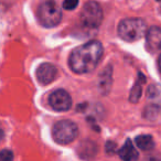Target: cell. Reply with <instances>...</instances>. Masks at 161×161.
Instances as JSON below:
<instances>
[{
	"mask_svg": "<svg viewBox=\"0 0 161 161\" xmlns=\"http://www.w3.org/2000/svg\"><path fill=\"white\" fill-rule=\"evenodd\" d=\"M135 142H136L137 147L141 150H145V151H149L154 148V141L152 136L150 135H140V136H137L135 139Z\"/></svg>",
	"mask_w": 161,
	"mask_h": 161,
	"instance_id": "7c38bea8",
	"label": "cell"
},
{
	"mask_svg": "<svg viewBox=\"0 0 161 161\" xmlns=\"http://www.w3.org/2000/svg\"><path fill=\"white\" fill-rule=\"evenodd\" d=\"M36 17L43 27L53 28L62 20V11L54 0H44L39 5Z\"/></svg>",
	"mask_w": 161,
	"mask_h": 161,
	"instance_id": "3957f363",
	"label": "cell"
},
{
	"mask_svg": "<svg viewBox=\"0 0 161 161\" xmlns=\"http://www.w3.org/2000/svg\"><path fill=\"white\" fill-rule=\"evenodd\" d=\"M147 25L140 18L124 19L118 25V34L127 42H135L140 40L147 34Z\"/></svg>",
	"mask_w": 161,
	"mask_h": 161,
	"instance_id": "7a4b0ae2",
	"label": "cell"
},
{
	"mask_svg": "<svg viewBox=\"0 0 161 161\" xmlns=\"http://www.w3.org/2000/svg\"><path fill=\"white\" fill-rule=\"evenodd\" d=\"M158 66H159V69H160V72H161V55L159 56V58H158Z\"/></svg>",
	"mask_w": 161,
	"mask_h": 161,
	"instance_id": "e0dca14e",
	"label": "cell"
},
{
	"mask_svg": "<svg viewBox=\"0 0 161 161\" xmlns=\"http://www.w3.org/2000/svg\"><path fill=\"white\" fill-rule=\"evenodd\" d=\"M99 88L104 94H107L108 91L112 85V69L110 66H108L107 69H105L102 73L101 77H99Z\"/></svg>",
	"mask_w": 161,
	"mask_h": 161,
	"instance_id": "4fadbf2b",
	"label": "cell"
},
{
	"mask_svg": "<svg viewBox=\"0 0 161 161\" xmlns=\"http://www.w3.org/2000/svg\"><path fill=\"white\" fill-rule=\"evenodd\" d=\"M105 149L109 154H113V153H115V152H116L117 145L115 142H113V141H108V142L106 143V146H105Z\"/></svg>",
	"mask_w": 161,
	"mask_h": 161,
	"instance_id": "2e32d148",
	"label": "cell"
},
{
	"mask_svg": "<svg viewBox=\"0 0 161 161\" xmlns=\"http://www.w3.org/2000/svg\"><path fill=\"white\" fill-rule=\"evenodd\" d=\"M145 83V76L143 74L139 73L138 74V80L136 82L134 86H132L131 91H130V95H129V101L131 103H138L139 99L141 97L142 94V84Z\"/></svg>",
	"mask_w": 161,
	"mask_h": 161,
	"instance_id": "8fae6325",
	"label": "cell"
},
{
	"mask_svg": "<svg viewBox=\"0 0 161 161\" xmlns=\"http://www.w3.org/2000/svg\"><path fill=\"white\" fill-rule=\"evenodd\" d=\"M146 47L150 52H158L161 50V28L151 27L146 34Z\"/></svg>",
	"mask_w": 161,
	"mask_h": 161,
	"instance_id": "9c48e42d",
	"label": "cell"
},
{
	"mask_svg": "<svg viewBox=\"0 0 161 161\" xmlns=\"http://www.w3.org/2000/svg\"><path fill=\"white\" fill-rule=\"evenodd\" d=\"M103 21V10L95 1H88L84 5L80 12V22L84 27L95 29L101 25Z\"/></svg>",
	"mask_w": 161,
	"mask_h": 161,
	"instance_id": "5b68a950",
	"label": "cell"
},
{
	"mask_svg": "<svg viewBox=\"0 0 161 161\" xmlns=\"http://www.w3.org/2000/svg\"><path fill=\"white\" fill-rule=\"evenodd\" d=\"M147 98L150 103V106H148L149 114L151 113L153 115L161 110V85L154 84L150 86L147 92Z\"/></svg>",
	"mask_w": 161,
	"mask_h": 161,
	"instance_id": "ba28073f",
	"label": "cell"
},
{
	"mask_svg": "<svg viewBox=\"0 0 161 161\" xmlns=\"http://www.w3.org/2000/svg\"><path fill=\"white\" fill-rule=\"evenodd\" d=\"M118 154L123 161H137L139 157L138 151L134 147L130 139H127L125 145L118 150Z\"/></svg>",
	"mask_w": 161,
	"mask_h": 161,
	"instance_id": "30bf717a",
	"label": "cell"
},
{
	"mask_svg": "<svg viewBox=\"0 0 161 161\" xmlns=\"http://www.w3.org/2000/svg\"><path fill=\"white\" fill-rule=\"evenodd\" d=\"M0 161H14V153L11 150L3 149L0 153Z\"/></svg>",
	"mask_w": 161,
	"mask_h": 161,
	"instance_id": "5bb4252c",
	"label": "cell"
},
{
	"mask_svg": "<svg viewBox=\"0 0 161 161\" xmlns=\"http://www.w3.org/2000/svg\"><path fill=\"white\" fill-rule=\"evenodd\" d=\"M103 56V45L99 41L93 40L75 47L69 55V67L77 74L94 71Z\"/></svg>",
	"mask_w": 161,
	"mask_h": 161,
	"instance_id": "6da1fadb",
	"label": "cell"
},
{
	"mask_svg": "<svg viewBox=\"0 0 161 161\" xmlns=\"http://www.w3.org/2000/svg\"><path fill=\"white\" fill-rule=\"evenodd\" d=\"M78 129L75 123L69 119L60 120L53 127V138L60 145H67L75 140Z\"/></svg>",
	"mask_w": 161,
	"mask_h": 161,
	"instance_id": "277c9868",
	"label": "cell"
},
{
	"mask_svg": "<svg viewBox=\"0 0 161 161\" xmlns=\"http://www.w3.org/2000/svg\"><path fill=\"white\" fill-rule=\"evenodd\" d=\"M49 104L56 112H66L71 108L72 99L65 90H56L50 95Z\"/></svg>",
	"mask_w": 161,
	"mask_h": 161,
	"instance_id": "8992f818",
	"label": "cell"
},
{
	"mask_svg": "<svg viewBox=\"0 0 161 161\" xmlns=\"http://www.w3.org/2000/svg\"><path fill=\"white\" fill-rule=\"evenodd\" d=\"M157 1H161V0H157Z\"/></svg>",
	"mask_w": 161,
	"mask_h": 161,
	"instance_id": "ac0fdd59",
	"label": "cell"
},
{
	"mask_svg": "<svg viewBox=\"0 0 161 161\" xmlns=\"http://www.w3.org/2000/svg\"><path fill=\"white\" fill-rule=\"evenodd\" d=\"M58 77V69L51 63H42L36 69V78L43 85H49Z\"/></svg>",
	"mask_w": 161,
	"mask_h": 161,
	"instance_id": "52a82bcc",
	"label": "cell"
},
{
	"mask_svg": "<svg viewBox=\"0 0 161 161\" xmlns=\"http://www.w3.org/2000/svg\"><path fill=\"white\" fill-rule=\"evenodd\" d=\"M78 0H64L63 1V8L65 10H73L77 7Z\"/></svg>",
	"mask_w": 161,
	"mask_h": 161,
	"instance_id": "9a60e30c",
	"label": "cell"
}]
</instances>
